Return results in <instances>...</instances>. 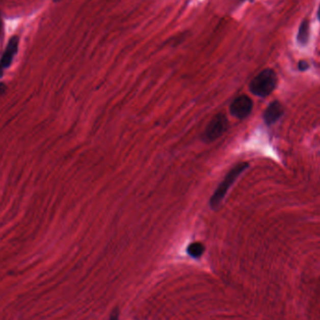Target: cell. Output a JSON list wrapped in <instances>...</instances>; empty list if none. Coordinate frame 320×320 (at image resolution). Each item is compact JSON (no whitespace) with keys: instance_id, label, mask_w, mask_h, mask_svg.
Wrapping results in <instances>:
<instances>
[{"instance_id":"3957f363","label":"cell","mask_w":320,"mask_h":320,"mask_svg":"<svg viewBox=\"0 0 320 320\" xmlns=\"http://www.w3.org/2000/svg\"><path fill=\"white\" fill-rule=\"evenodd\" d=\"M227 126L228 121L226 116L223 114H218L211 119L209 125L206 127L203 136L204 140L208 143L217 141L226 132Z\"/></svg>"},{"instance_id":"7a4b0ae2","label":"cell","mask_w":320,"mask_h":320,"mask_svg":"<svg viewBox=\"0 0 320 320\" xmlns=\"http://www.w3.org/2000/svg\"><path fill=\"white\" fill-rule=\"evenodd\" d=\"M277 77L273 69H264L250 83V91L257 97L269 96L275 90Z\"/></svg>"},{"instance_id":"7c38bea8","label":"cell","mask_w":320,"mask_h":320,"mask_svg":"<svg viewBox=\"0 0 320 320\" xmlns=\"http://www.w3.org/2000/svg\"><path fill=\"white\" fill-rule=\"evenodd\" d=\"M2 30V21H1V19H0V31Z\"/></svg>"},{"instance_id":"6da1fadb","label":"cell","mask_w":320,"mask_h":320,"mask_svg":"<svg viewBox=\"0 0 320 320\" xmlns=\"http://www.w3.org/2000/svg\"><path fill=\"white\" fill-rule=\"evenodd\" d=\"M248 167V163L243 162L239 163L236 166L233 167L229 173L227 174V176L225 177L221 183L218 185V189L216 190V192L211 196V200H210V205L212 209L218 208V206L221 204V202L223 201L225 196L227 194V192L229 191V189L231 188V185L234 183L235 181L237 180V178L240 176L241 173L246 171Z\"/></svg>"},{"instance_id":"8992f818","label":"cell","mask_w":320,"mask_h":320,"mask_svg":"<svg viewBox=\"0 0 320 320\" xmlns=\"http://www.w3.org/2000/svg\"><path fill=\"white\" fill-rule=\"evenodd\" d=\"M284 113V109H283V106L281 105L280 103L275 101V102L271 103L268 108L265 111L264 113V120L268 124H274L275 122L278 120L280 118L282 115Z\"/></svg>"},{"instance_id":"5b68a950","label":"cell","mask_w":320,"mask_h":320,"mask_svg":"<svg viewBox=\"0 0 320 320\" xmlns=\"http://www.w3.org/2000/svg\"><path fill=\"white\" fill-rule=\"evenodd\" d=\"M18 45H19V38L17 36H13L9 41L6 50L4 51L0 60V76L3 73V70L12 64V59L18 51Z\"/></svg>"},{"instance_id":"9c48e42d","label":"cell","mask_w":320,"mask_h":320,"mask_svg":"<svg viewBox=\"0 0 320 320\" xmlns=\"http://www.w3.org/2000/svg\"><path fill=\"white\" fill-rule=\"evenodd\" d=\"M110 320H118V312H117V310H115V312L112 314V316H111Z\"/></svg>"},{"instance_id":"52a82bcc","label":"cell","mask_w":320,"mask_h":320,"mask_svg":"<svg viewBox=\"0 0 320 320\" xmlns=\"http://www.w3.org/2000/svg\"><path fill=\"white\" fill-rule=\"evenodd\" d=\"M310 36V23L308 20H303L302 23L300 24L299 32H298L297 40L298 42L301 45H306L309 40Z\"/></svg>"},{"instance_id":"4fadbf2b","label":"cell","mask_w":320,"mask_h":320,"mask_svg":"<svg viewBox=\"0 0 320 320\" xmlns=\"http://www.w3.org/2000/svg\"><path fill=\"white\" fill-rule=\"evenodd\" d=\"M54 2H58V1H60V0H52Z\"/></svg>"},{"instance_id":"30bf717a","label":"cell","mask_w":320,"mask_h":320,"mask_svg":"<svg viewBox=\"0 0 320 320\" xmlns=\"http://www.w3.org/2000/svg\"><path fill=\"white\" fill-rule=\"evenodd\" d=\"M299 67H300V69H303H303H307V63L304 62V61H302L299 65Z\"/></svg>"},{"instance_id":"277c9868","label":"cell","mask_w":320,"mask_h":320,"mask_svg":"<svg viewBox=\"0 0 320 320\" xmlns=\"http://www.w3.org/2000/svg\"><path fill=\"white\" fill-rule=\"evenodd\" d=\"M253 102L247 96H240L235 98L230 105V113L237 118H246L251 113Z\"/></svg>"},{"instance_id":"ba28073f","label":"cell","mask_w":320,"mask_h":320,"mask_svg":"<svg viewBox=\"0 0 320 320\" xmlns=\"http://www.w3.org/2000/svg\"><path fill=\"white\" fill-rule=\"evenodd\" d=\"M205 250L204 246L202 244L200 243H193L189 246L188 248V253H189V256H191L194 258H198V257H201V255L203 254V252Z\"/></svg>"},{"instance_id":"8fae6325","label":"cell","mask_w":320,"mask_h":320,"mask_svg":"<svg viewBox=\"0 0 320 320\" xmlns=\"http://www.w3.org/2000/svg\"><path fill=\"white\" fill-rule=\"evenodd\" d=\"M317 19H318V21L320 22V5L319 8H318V11H317Z\"/></svg>"}]
</instances>
